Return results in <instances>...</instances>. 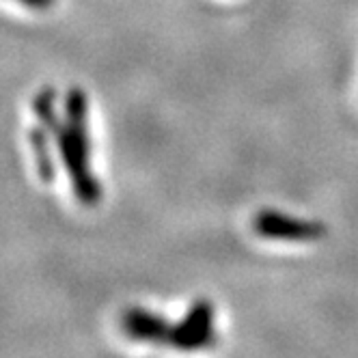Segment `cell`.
Returning a JSON list of instances; mask_svg holds the SVG:
<instances>
[{
    "label": "cell",
    "mask_w": 358,
    "mask_h": 358,
    "mask_svg": "<svg viewBox=\"0 0 358 358\" xmlns=\"http://www.w3.org/2000/svg\"><path fill=\"white\" fill-rule=\"evenodd\" d=\"M15 3H20L22 7L27 9H33V11H43V9H50L57 0H15Z\"/></svg>",
    "instance_id": "6"
},
{
    "label": "cell",
    "mask_w": 358,
    "mask_h": 358,
    "mask_svg": "<svg viewBox=\"0 0 358 358\" xmlns=\"http://www.w3.org/2000/svg\"><path fill=\"white\" fill-rule=\"evenodd\" d=\"M121 330L127 337L143 343H169L173 324L143 306H130L121 315Z\"/></svg>",
    "instance_id": "4"
},
{
    "label": "cell",
    "mask_w": 358,
    "mask_h": 358,
    "mask_svg": "<svg viewBox=\"0 0 358 358\" xmlns=\"http://www.w3.org/2000/svg\"><path fill=\"white\" fill-rule=\"evenodd\" d=\"M33 115L59 147V158L69 177L73 196L85 208H95L101 201V184L93 173L87 93L80 87H71L65 95V110L61 119L57 113V91L45 87L33 99Z\"/></svg>",
    "instance_id": "1"
},
{
    "label": "cell",
    "mask_w": 358,
    "mask_h": 358,
    "mask_svg": "<svg viewBox=\"0 0 358 358\" xmlns=\"http://www.w3.org/2000/svg\"><path fill=\"white\" fill-rule=\"evenodd\" d=\"M214 320H216V311L212 302L208 300L192 302L186 315L177 324H173L169 345L184 352L210 345L214 341Z\"/></svg>",
    "instance_id": "3"
},
{
    "label": "cell",
    "mask_w": 358,
    "mask_h": 358,
    "mask_svg": "<svg viewBox=\"0 0 358 358\" xmlns=\"http://www.w3.org/2000/svg\"><path fill=\"white\" fill-rule=\"evenodd\" d=\"M252 229L262 238L276 242H317L326 236L320 220L296 218L278 210H262L252 220Z\"/></svg>",
    "instance_id": "2"
},
{
    "label": "cell",
    "mask_w": 358,
    "mask_h": 358,
    "mask_svg": "<svg viewBox=\"0 0 358 358\" xmlns=\"http://www.w3.org/2000/svg\"><path fill=\"white\" fill-rule=\"evenodd\" d=\"M29 143H31V151L35 158L37 175L43 182H52L57 177V164H55V153L50 149V132L43 125L35 123L29 132Z\"/></svg>",
    "instance_id": "5"
}]
</instances>
